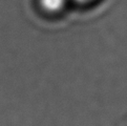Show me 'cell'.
<instances>
[{"label":"cell","mask_w":127,"mask_h":126,"mask_svg":"<svg viewBox=\"0 0 127 126\" xmlns=\"http://www.w3.org/2000/svg\"><path fill=\"white\" fill-rule=\"evenodd\" d=\"M39 3L45 12L58 13L65 6L66 0H39Z\"/></svg>","instance_id":"1"},{"label":"cell","mask_w":127,"mask_h":126,"mask_svg":"<svg viewBox=\"0 0 127 126\" xmlns=\"http://www.w3.org/2000/svg\"><path fill=\"white\" fill-rule=\"evenodd\" d=\"M77 2H80V3H85V2H88V1H92V0H75Z\"/></svg>","instance_id":"2"}]
</instances>
